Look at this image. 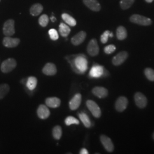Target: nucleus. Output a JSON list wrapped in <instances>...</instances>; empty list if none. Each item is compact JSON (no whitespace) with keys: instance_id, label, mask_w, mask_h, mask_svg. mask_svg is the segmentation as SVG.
<instances>
[{"instance_id":"35","label":"nucleus","mask_w":154,"mask_h":154,"mask_svg":"<svg viewBox=\"0 0 154 154\" xmlns=\"http://www.w3.org/2000/svg\"><path fill=\"white\" fill-rule=\"evenodd\" d=\"M80 154H88V151L85 148L81 149V150L80 151Z\"/></svg>"},{"instance_id":"3","label":"nucleus","mask_w":154,"mask_h":154,"mask_svg":"<svg viewBox=\"0 0 154 154\" xmlns=\"http://www.w3.org/2000/svg\"><path fill=\"white\" fill-rule=\"evenodd\" d=\"M17 62L13 58H8L4 61L1 66V70L4 73L11 72L16 67Z\"/></svg>"},{"instance_id":"20","label":"nucleus","mask_w":154,"mask_h":154,"mask_svg":"<svg viewBox=\"0 0 154 154\" xmlns=\"http://www.w3.org/2000/svg\"><path fill=\"white\" fill-rule=\"evenodd\" d=\"M43 6L40 4H35L31 6L30 13L33 16H37L43 11Z\"/></svg>"},{"instance_id":"22","label":"nucleus","mask_w":154,"mask_h":154,"mask_svg":"<svg viewBox=\"0 0 154 154\" xmlns=\"http://www.w3.org/2000/svg\"><path fill=\"white\" fill-rule=\"evenodd\" d=\"M127 32L126 28L120 26L116 29V37L119 40H124L127 38Z\"/></svg>"},{"instance_id":"7","label":"nucleus","mask_w":154,"mask_h":154,"mask_svg":"<svg viewBox=\"0 0 154 154\" xmlns=\"http://www.w3.org/2000/svg\"><path fill=\"white\" fill-rule=\"evenodd\" d=\"M134 100L135 104L139 108L143 109L147 105V99L145 95L140 92H137L134 95Z\"/></svg>"},{"instance_id":"31","label":"nucleus","mask_w":154,"mask_h":154,"mask_svg":"<svg viewBox=\"0 0 154 154\" xmlns=\"http://www.w3.org/2000/svg\"><path fill=\"white\" fill-rule=\"evenodd\" d=\"M49 17L46 14H42L38 20L39 24L42 27H46L49 23Z\"/></svg>"},{"instance_id":"8","label":"nucleus","mask_w":154,"mask_h":154,"mask_svg":"<svg viewBox=\"0 0 154 154\" xmlns=\"http://www.w3.org/2000/svg\"><path fill=\"white\" fill-rule=\"evenodd\" d=\"M105 69L103 66L99 65H95L91 67L89 72V75L91 78H98L103 75Z\"/></svg>"},{"instance_id":"33","label":"nucleus","mask_w":154,"mask_h":154,"mask_svg":"<svg viewBox=\"0 0 154 154\" xmlns=\"http://www.w3.org/2000/svg\"><path fill=\"white\" fill-rule=\"evenodd\" d=\"M116 50V47L114 45H109L108 46H106L104 49V51L105 53L107 54H110L112 53H114Z\"/></svg>"},{"instance_id":"15","label":"nucleus","mask_w":154,"mask_h":154,"mask_svg":"<svg viewBox=\"0 0 154 154\" xmlns=\"http://www.w3.org/2000/svg\"><path fill=\"white\" fill-rule=\"evenodd\" d=\"M84 4L90 10L94 11H99L101 7L97 0H83Z\"/></svg>"},{"instance_id":"32","label":"nucleus","mask_w":154,"mask_h":154,"mask_svg":"<svg viewBox=\"0 0 154 154\" xmlns=\"http://www.w3.org/2000/svg\"><path fill=\"white\" fill-rule=\"evenodd\" d=\"M50 37L53 41H56L59 38V35L57 31L54 29H51L49 31Z\"/></svg>"},{"instance_id":"34","label":"nucleus","mask_w":154,"mask_h":154,"mask_svg":"<svg viewBox=\"0 0 154 154\" xmlns=\"http://www.w3.org/2000/svg\"><path fill=\"white\" fill-rule=\"evenodd\" d=\"M110 33V31L106 30L101 35V36H100V41H101V42L102 44H106L107 42V41L109 39V37Z\"/></svg>"},{"instance_id":"23","label":"nucleus","mask_w":154,"mask_h":154,"mask_svg":"<svg viewBox=\"0 0 154 154\" xmlns=\"http://www.w3.org/2000/svg\"><path fill=\"white\" fill-rule=\"evenodd\" d=\"M59 32L62 37H66L70 33L71 29L66 24L62 22L59 26Z\"/></svg>"},{"instance_id":"26","label":"nucleus","mask_w":154,"mask_h":154,"mask_svg":"<svg viewBox=\"0 0 154 154\" xmlns=\"http://www.w3.org/2000/svg\"><path fill=\"white\" fill-rule=\"evenodd\" d=\"M10 90L9 86L6 83L0 85V99H3L9 93Z\"/></svg>"},{"instance_id":"4","label":"nucleus","mask_w":154,"mask_h":154,"mask_svg":"<svg viewBox=\"0 0 154 154\" xmlns=\"http://www.w3.org/2000/svg\"><path fill=\"white\" fill-rule=\"evenodd\" d=\"M15 22L12 19L7 20L4 24L3 26V33L7 37H11L15 33Z\"/></svg>"},{"instance_id":"13","label":"nucleus","mask_w":154,"mask_h":154,"mask_svg":"<svg viewBox=\"0 0 154 154\" xmlns=\"http://www.w3.org/2000/svg\"><path fill=\"white\" fill-rule=\"evenodd\" d=\"M81 100H82V95L81 94L79 93L75 94L74 97L72 98L70 102H69V107L70 110H75L78 107L81 103Z\"/></svg>"},{"instance_id":"11","label":"nucleus","mask_w":154,"mask_h":154,"mask_svg":"<svg viewBox=\"0 0 154 154\" xmlns=\"http://www.w3.org/2000/svg\"><path fill=\"white\" fill-rule=\"evenodd\" d=\"M128 53L125 51H122L119 53L112 58V64L115 66H119L122 65L128 58Z\"/></svg>"},{"instance_id":"19","label":"nucleus","mask_w":154,"mask_h":154,"mask_svg":"<svg viewBox=\"0 0 154 154\" xmlns=\"http://www.w3.org/2000/svg\"><path fill=\"white\" fill-rule=\"evenodd\" d=\"M46 106L51 108L58 107L61 105V100L57 97L48 98L45 100Z\"/></svg>"},{"instance_id":"38","label":"nucleus","mask_w":154,"mask_h":154,"mask_svg":"<svg viewBox=\"0 0 154 154\" xmlns=\"http://www.w3.org/2000/svg\"><path fill=\"white\" fill-rule=\"evenodd\" d=\"M114 36V35H113V33H111V32H110V35H109V37H112Z\"/></svg>"},{"instance_id":"39","label":"nucleus","mask_w":154,"mask_h":154,"mask_svg":"<svg viewBox=\"0 0 154 154\" xmlns=\"http://www.w3.org/2000/svg\"><path fill=\"white\" fill-rule=\"evenodd\" d=\"M152 138H153V139H154V132L153 133V135H152Z\"/></svg>"},{"instance_id":"16","label":"nucleus","mask_w":154,"mask_h":154,"mask_svg":"<svg viewBox=\"0 0 154 154\" xmlns=\"http://www.w3.org/2000/svg\"><path fill=\"white\" fill-rule=\"evenodd\" d=\"M50 112L47 106L41 105L37 109V115L41 119H46L49 117Z\"/></svg>"},{"instance_id":"24","label":"nucleus","mask_w":154,"mask_h":154,"mask_svg":"<svg viewBox=\"0 0 154 154\" xmlns=\"http://www.w3.org/2000/svg\"><path fill=\"white\" fill-rule=\"evenodd\" d=\"M79 118L82 122L84 126L86 128H89L91 127V121L90 120V118H88V116L84 112H81L79 114Z\"/></svg>"},{"instance_id":"40","label":"nucleus","mask_w":154,"mask_h":154,"mask_svg":"<svg viewBox=\"0 0 154 154\" xmlns=\"http://www.w3.org/2000/svg\"><path fill=\"white\" fill-rule=\"evenodd\" d=\"M0 1H1V0H0Z\"/></svg>"},{"instance_id":"28","label":"nucleus","mask_w":154,"mask_h":154,"mask_svg":"<svg viewBox=\"0 0 154 154\" xmlns=\"http://www.w3.org/2000/svg\"><path fill=\"white\" fill-rule=\"evenodd\" d=\"M134 1L135 0H121L120 2V6L123 10L128 9L132 5Z\"/></svg>"},{"instance_id":"30","label":"nucleus","mask_w":154,"mask_h":154,"mask_svg":"<svg viewBox=\"0 0 154 154\" xmlns=\"http://www.w3.org/2000/svg\"><path fill=\"white\" fill-rule=\"evenodd\" d=\"M65 124L67 126H70L72 125H79V121L75 118L72 116H67L65 119Z\"/></svg>"},{"instance_id":"2","label":"nucleus","mask_w":154,"mask_h":154,"mask_svg":"<svg viewBox=\"0 0 154 154\" xmlns=\"http://www.w3.org/2000/svg\"><path fill=\"white\" fill-rule=\"evenodd\" d=\"M131 22L142 26H149L152 24V21L150 18L139 15L134 14L130 18Z\"/></svg>"},{"instance_id":"27","label":"nucleus","mask_w":154,"mask_h":154,"mask_svg":"<svg viewBox=\"0 0 154 154\" xmlns=\"http://www.w3.org/2000/svg\"><path fill=\"white\" fill-rule=\"evenodd\" d=\"M62 130L61 126H56L54 127L53 130V136L55 139L59 140L62 137Z\"/></svg>"},{"instance_id":"10","label":"nucleus","mask_w":154,"mask_h":154,"mask_svg":"<svg viewBox=\"0 0 154 154\" xmlns=\"http://www.w3.org/2000/svg\"><path fill=\"white\" fill-rule=\"evenodd\" d=\"M100 140L104 148L107 151L111 152L114 151V146L109 137L106 136L105 135H102L100 137Z\"/></svg>"},{"instance_id":"21","label":"nucleus","mask_w":154,"mask_h":154,"mask_svg":"<svg viewBox=\"0 0 154 154\" xmlns=\"http://www.w3.org/2000/svg\"><path fill=\"white\" fill-rule=\"evenodd\" d=\"M62 18L67 25L71 26H75L77 25L76 20L72 17L67 13H63L62 14Z\"/></svg>"},{"instance_id":"36","label":"nucleus","mask_w":154,"mask_h":154,"mask_svg":"<svg viewBox=\"0 0 154 154\" xmlns=\"http://www.w3.org/2000/svg\"><path fill=\"white\" fill-rule=\"evenodd\" d=\"M51 21L53 22H55L56 21V18L54 16H51L50 18Z\"/></svg>"},{"instance_id":"29","label":"nucleus","mask_w":154,"mask_h":154,"mask_svg":"<svg viewBox=\"0 0 154 154\" xmlns=\"http://www.w3.org/2000/svg\"><path fill=\"white\" fill-rule=\"evenodd\" d=\"M144 74L150 81H154V70L151 68H146L144 70Z\"/></svg>"},{"instance_id":"14","label":"nucleus","mask_w":154,"mask_h":154,"mask_svg":"<svg viewBox=\"0 0 154 154\" xmlns=\"http://www.w3.org/2000/svg\"><path fill=\"white\" fill-rule=\"evenodd\" d=\"M86 37V33L84 31H81L79 33H77L74 37H72L71 41L72 44L78 46L81 44L83 42L85 39Z\"/></svg>"},{"instance_id":"1","label":"nucleus","mask_w":154,"mask_h":154,"mask_svg":"<svg viewBox=\"0 0 154 154\" xmlns=\"http://www.w3.org/2000/svg\"><path fill=\"white\" fill-rule=\"evenodd\" d=\"M72 65L74 67H72L74 70L78 73L83 74L86 72L88 68V62L85 55L80 54L78 55L72 60Z\"/></svg>"},{"instance_id":"18","label":"nucleus","mask_w":154,"mask_h":154,"mask_svg":"<svg viewBox=\"0 0 154 154\" xmlns=\"http://www.w3.org/2000/svg\"><path fill=\"white\" fill-rule=\"evenodd\" d=\"M57 67L52 63H48L42 69V72L46 75H54L57 73Z\"/></svg>"},{"instance_id":"6","label":"nucleus","mask_w":154,"mask_h":154,"mask_svg":"<svg viewBox=\"0 0 154 154\" xmlns=\"http://www.w3.org/2000/svg\"><path fill=\"white\" fill-rule=\"evenodd\" d=\"M88 54L92 57L97 56L99 54V46L96 39H92L88 43L87 48Z\"/></svg>"},{"instance_id":"9","label":"nucleus","mask_w":154,"mask_h":154,"mask_svg":"<svg viewBox=\"0 0 154 154\" xmlns=\"http://www.w3.org/2000/svg\"><path fill=\"white\" fill-rule=\"evenodd\" d=\"M128 103V99L124 96L119 97L116 100V109L119 112H123L126 109Z\"/></svg>"},{"instance_id":"12","label":"nucleus","mask_w":154,"mask_h":154,"mask_svg":"<svg viewBox=\"0 0 154 154\" xmlns=\"http://www.w3.org/2000/svg\"><path fill=\"white\" fill-rule=\"evenodd\" d=\"M20 42V39L17 38H11V37H7L3 39L2 43L4 46L8 48H13L17 47Z\"/></svg>"},{"instance_id":"25","label":"nucleus","mask_w":154,"mask_h":154,"mask_svg":"<svg viewBox=\"0 0 154 154\" xmlns=\"http://www.w3.org/2000/svg\"><path fill=\"white\" fill-rule=\"evenodd\" d=\"M37 85V79L34 77H30L28 78L26 82V86L30 90L32 91L36 88Z\"/></svg>"},{"instance_id":"5","label":"nucleus","mask_w":154,"mask_h":154,"mask_svg":"<svg viewBox=\"0 0 154 154\" xmlns=\"http://www.w3.org/2000/svg\"><path fill=\"white\" fill-rule=\"evenodd\" d=\"M86 106L88 109V110L90 111L93 116L97 118H99L101 116V110L99 107V106L97 105L94 101L92 100H88L86 102Z\"/></svg>"},{"instance_id":"17","label":"nucleus","mask_w":154,"mask_h":154,"mask_svg":"<svg viewBox=\"0 0 154 154\" xmlns=\"http://www.w3.org/2000/svg\"><path fill=\"white\" fill-rule=\"evenodd\" d=\"M92 93L99 98H104L108 95V90L103 87H95L92 90Z\"/></svg>"},{"instance_id":"37","label":"nucleus","mask_w":154,"mask_h":154,"mask_svg":"<svg viewBox=\"0 0 154 154\" xmlns=\"http://www.w3.org/2000/svg\"><path fill=\"white\" fill-rule=\"evenodd\" d=\"M147 2H148V3H151V2H152L154 0H145Z\"/></svg>"}]
</instances>
